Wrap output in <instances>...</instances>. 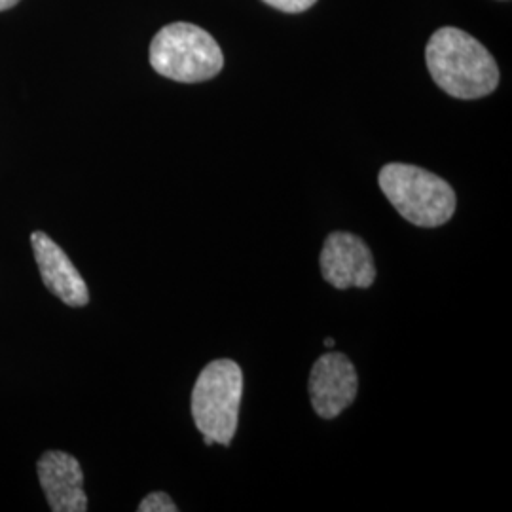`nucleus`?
I'll use <instances>...</instances> for the list:
<instances>
[{
  "mask_svg": "<svg viewBox=\"0 0 512 512\" xmlns=\"http://www.w3.org/2000/svg\"><path fill=\"white\" fill-rule=\"evenodd\" d=\"M150 65L169 80L196 84L222 71L224 55L217 40L202 27L177 21L165 25L152 40Z\"/></svg>",
  "mask_w": 512,
  "mask_h": 512,
  "instance_id": "obj_4",
  "label": "nucleus"
},
{
  "mask_svg": "<svg viewBox=\"0 0 512 512\" xmlns=\"http://www.w3.org/2000/svg\"><path fill=\"white\" fill-rule=\"evenodd\" d=\"M378 183L399 215L414 226L437 228L456 213L458 198L454 188L418 165H384Z\"/></svg>",
  "mask_w": 512,
  "mask_h": 512,
  "instance_id": "obj_2",
  "label": "nucleus"
},
{
  "mask_svg": "<svg viewBox=\"0 0 512 512\" xmlns=\"http://www.w3.org/2000/svg\"><path fill=\"white\" fill-rule=\"evenodd\" d=\"M243 372L232 359L205 366L192 389V418L207 446H230L236 437Z\"/></svg>",
  "mask_w": 512,
  "mask_h": 512,
  "instance_id": "obj_3",
  "label": "nucleus"
},
{
  "mask_svg": "<svg viewBox=\"0 0 512 512\" xmlns=\"http://www.w3.org/2000/svg\"><path fill=\"white\" fill-rule=\"evenodd\" d=\"M323 279L338 291L368 289L376 279L374 256L363 239L349 232H332L321 251Z\"/></svg>",
  "mask_w": 512,
  "mask_h": 512,
  "instance_id": "obj_6",
  "label": "nucleus"
},
{
  "mask_svg": "<svg viewBox=\"0 0 512 512\" xmlns=\"http://www.w3.org/2000/svg\"><path fill=\"white\" fill-rule=\"evenodd\" d=\"M19 0H0V12H4V10H10V8H14L16 4H18Z\"/></svg>",
  "mask_w": 512,
  "mask_h": 512,
  "instance_id": "obj_11",
  "label": "nucleus"
},
{
  "mask_svg": "<svg viewBox=\"0 0 512 512\" xmlns=\"http://www.w3.org/2000/svg\"><path fill=\"white\" fill-rule=\"evenodd\" d=\"M262 2L285 14H302L310 10L317 0H262Z\"/></svg>",
  "mask_w": 512,
  "mask_h": 512,
  "instance_id": "obj_10",
  "label": "nucleus"
},
{
  "mask_svg": "<svg viewBox=\"0 0 512 512\" xmlns=\"http://www.w3.org/2000/svg\"><path fill=\"white\" fill-rule=\"evenodd\" d=\"M37 473L52 511H88L84 473L78 459L61 450H50L38 459Z\"/></svg>",
  "mask_w": 512,
  "mask_h": 512,
  "instance_id": "obj_7",
  "label": "nucleus"
},
{
  "mask_svg": "<svg viewBox=\"0 0 512 512\" xmlns=\"http://www.w3.org/2000/svg\"><path fill=\"white\" fill-rule=\"evenodd\" d=\"M308 389L315 414L323 420H334L357 397V370L348 355L336 351L323 353L311 368Z\"/></svg>",
  "mask_w": 512,
  "mask_h": 512,
  "instance_id": "obj_5",
  "label": "nucleus"
},
{
  "mask_svg": "<svg viewBox=\"0 0 512 512\" xmlns=\"http://www.w3.org/2000/svg\"><path fill=\"white\" fill-rule=\"evenodd\" d=\"M325 346H327V348H334V340L327 338V340H325Z\"/></svg>",
  "mask_w": 512,
  "mask_h": 512,
  "instance_id": "obj_12",
  "label": "nucleus"
},
{
  "mask_svg": "<svg viewBox=\"0 0 512 512\" xmlns=\"http://www.w3.org/2000/svg\"><path fill=\"white\" fill-rule=\"evenodd\" d=\"M33 253L44 285L61 302L71 308H82L90 302V291L80 272L74 268L71 258L44 232L31 234Z\"/></svg>",
  "mask_w": 512,
  "mask_h": 512,
  "instance_id": "obj_8",
  "label": "nucleus"
},
{
  "mask_svg": "<svg viewBox=\"0 0 512 512\" xmlns=\"http://www.w3.org/2000/svg\"><path fill=\"white\" fill-rule=\"evenodd\" d=\"M139 512H177V505L165 492H152L148 494L141 505L137 507Z\"/></svg>",
  "mask_w": 512,
  "mask_h": 512,
  "instance_id": "obj_9",
  "label": "nucleus"
},
{
  "mask_svg": "<svg viewBox=\"0 0 512 512\" xmlns=\"http://www.w3.org/2000/svg\"><path fill=\"white\" fill-rule=\"evenodd\" d=\"M425 63L435 84L456 99H480L499 86V67L475 37L458 27H440L429 38Z\"/></svg>",
  "mask_w": 512,
  "mask_h": 512,
  "instance_id": "obj_1",
  "label": "nucleus"
}]
</instances>
